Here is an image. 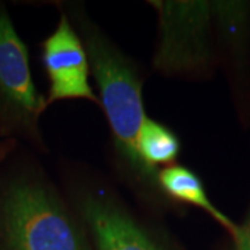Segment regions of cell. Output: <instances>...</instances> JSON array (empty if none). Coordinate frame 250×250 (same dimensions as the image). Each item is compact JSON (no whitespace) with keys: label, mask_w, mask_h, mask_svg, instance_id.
<instances>
[{"label":"cell","mask_w":250,"mask_h":250,"mask_svg":"<svg viewBox=\"0 0 250 250\" xmlns=\"http://www.w3.org/2000/svg\"><path fill=\"white\" fill-rule=\"evenodd\" d=\"M83 45L99 86V103L106 113L117 152L132 170L147 182H157L141 161L138 139L145 121L142 83L129 62L88 21L82 24Z\"/></svg>","instance_id":"obj_1"},{"label":"cell","mask_w":250,"mask_h":250,"mask_svg":"<svg viewBox=\"0 0 250 250\" xmlns=\"http://www.w3.org/2000/svg\"><path fill=\"white\" fill-rule=\"evenodd\" d=\"M1 227L9 250H89L60 202L32 182H16L6 190Z\"/></svg>","instance_id":"obj_2"},{"label":"cell","mask_w":250,"mask_h":250,"mask_svg":"<svg viewBox=\"0 0 250 250\" xmlns=\"http://www.w3.org/2000/svg\"><path fill=\"white\" fill-rule=\"evenodd\" d=\"M159 11L161 43L154 64L160 71H192L210 59V21L214 3L152 1Z\"/></svg>","instance_id":"obj_3"},{"label":"cell","mask_w":250,"mask_h":250,"mask_svg":"<svg viewBox=\"0 0 250 250\" xmlns=\"http://www.w3.org/2000/svg\"><path fill=\"white\" fill-rule=\"evenodd\" d=\"M0 104L10 118L29 129L36 126L46 102L32 81L27 46L6 11L0 10Z\"/></svg>","instance_id":"obj_4"},{"label":"cell","mask_w":250,"mask_h":250,"mask_svg":"<svg viewBox=\"0 0 250 250\" xmlns=\"http://www.w3.org/2000/svg\"><path fill=\"white\" fill-rule=\"evenodd\" d=\"M43 62L50 80V103L64 99H86L99 103L89 83V59L85 45L65 16L43 43Z\"/></svg>","instance_id":"obj_5"},{"label":"cell","mask_w":250,"mask_h":250,"mask_svg":"<svg viewBox=\"0 0 250 250\" xmlns=\"http://www.w3.org/2000/svg\"><path fill=\"white\" fill-rule=\"evenodd\" d=\"M80 211L98 250H161L108 196L85 193L80 200Z\"/></svg>","instance_id":"obj_6"},{"label":"cell","mask_w":250,"mask_h":250,"mask_svg":"<svg viewBox=\"0 0 250 250\" xmlns=\"http://www.w3.org/2000/svg\"><path fill=\"white\" fill-rule=\"evenodd\" d=\"M157 185L164 190L167 196L205 210L217 223L221 224L224 228L232 235V238L235 236L239 225L231 221L223 211H220L211 203V200L206 193L202 179L192 170L181 167V166L167 167L157 174Z\"/></svg>","instance_id":"obj_7"},{"label":"cell","mask_w":250,"mask_h":250,"mask_svg":"<svg viewBox=\"0 0 250 250\" xmlns=\"http://www.w3.org/2000/svg\"><path fill=\"white\" fill-rule=\"evenodd\" d=\"M138 153L143 166L157 177L159 166L171 164L178 157L179 141L167 126L147 118L139 134Z\"/></svg>","instance_id":"obj_8"},{"label":"cell","mask_w":250,"mask_h":250,"mask_svg":"<svg viewBox=\"0 0 250 250\" xmlns=\"http://www.w3.org/2000/svg\"><path fill=\"white\" fill-rule=\"evenodd\" d=\"M235 250H250V210L246 220L241 227H238V231L233 236Z\"/></svg>","instance_id":"obj_9"},{"label":"cell","mask_w":250,"mask_h":250,"mask_svg":"<svg viewBox=\"0 0 250 250\" xmlns=\"http://www.w3.org/2000/svg\"><path fill=\"white\" fill-rule=\"evenodd\" d=\"M10 150V145L9 143H0V160L9 153Z\"/></svg>","instance_id":"obj_10"}]
</instances>
